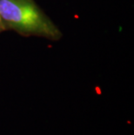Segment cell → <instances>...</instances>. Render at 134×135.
Segmentation results:
<instances>
[{"label":"cell","mask_w":134,"mask_h":135,"mask_svg":"<svg viewBox=\"0 0 134 135\" xmlns=\"http://www.w3.org/2000/svg\"><path fill=\"white\" fill-rule=\"evenodd\" d=\"M4 31H5V29H4V25H3L1 17H0V34H1L2 32H4Z\"/></svg>","instance_id":"obj_2"},{"label":"cell","mask_w":134,"mask_h":135,"mask_svg":"<svg viewBox=\"0 0 134 135\" xmlns=\"http://www.w3.org/2000/svg\"><path fill=\"white\" fill-rule=\"evenodd\" d=\"M0 17L5 31L23 37H38L57 42L63 32L35 0H0Z\"/></svg>","instance_id":"obj_1"}]
</instances>
